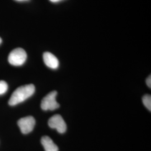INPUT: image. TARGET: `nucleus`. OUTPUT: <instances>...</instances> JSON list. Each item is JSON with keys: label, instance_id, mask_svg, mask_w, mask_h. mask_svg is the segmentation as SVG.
<instances>
[{"label": "nucleus", "instance_id": "f257e3e1", "mask_svg": "<svg viewBox=\"0 0 151 151\" xmlns=\"http://www.w3.org/2000/svg\"><path fill=\"white\" fill-rule=\"evenodd\" d=\"M35 88L34 85L30 84L18 87L14 92L9 101V104L15 106L31 97L35 92Z\"/></svg>", "mask_w": 151, "mask_h": 151}, {"label": "nucleus", "instance_id": "f03ea898", "mask_svg": "<svg viewBox=\"0 0 151 151\" xmlns=\"http://www.w3.org/2000/svg\"><path fill=\"white\" fill-rule=\"evenodd\" d=\"M27 58V54L24 49L18 48L11 51L8 57V61L12 65L20 66L25 62Z\"/></svg>", "mask_w": 151, "mask_h": 151}, {"label": "nucleus", "instance_id": "7ed1b4c3", "mask_svg": "<svg viewBox=\"0 0 151 151\" xmlns=\"http://www.w3.org/2000/svg\"><path fill=\"white\" fill-rule=\"evenodd\" d=\"M57 92H50L44 97L41 102V108L43 110H54L60 107V104L56 101Z\"/></svg>", "mask_w": 151, "mask_h": 151}, {"label": "nucleus", "instance_id": "20e7f679", "mask_svg": "<svg viewBox=\"0 0 151 151\" xmlns=\"http://www.w3.org/2000/svg\"><path fill=\"white\" fill-rule=\"evenodd\" d=\"M50 128L56 129L60 133H64L67 130V125L61 115L57 114L52 116L48 120Z\"/></svg>", "mask_w": 151, "mask_h": 151}, {"label": "nucleus", "instance_id": "39448f33", "mask_svg": "<svg viewBox=\"0 0 151 151\" xmlns=\"http://www.w3.org/2000/svg\"><path fill=\"white\" fill-rule=\"evenodd\" d=\"M17 124L22 133L27 134L32 132L35 125V120L33 116H28L19 119Z\"/></svg>", "mask_w": 151, "mask_h": 151}, {"label": "nucleus", "instance_id": "423d86ee", "mask_svg": "<svg viewBox=\"0 0 151 151\" xmlns=\"http://www.w3.org/2000/svg\"><path fill=\"white\" fill-rule=\"evenodd\" d=\"M43 60L45 65L52 69H57L59 67V60L57 58L50 52L44 53Z\"/></svg>", "mask_w": 151, "mask_h": 151}, {"label": "nucleus", "instance_id": "0eeeda50", "mask_svg": "<svg viewBox=\"0 0 151 151\" xmlns=\"http://www.w3.org/2000/svg\"><path fill=\"white\" fill-rule=\"evenodd\" d=\"M42 145L45 151H58L59 149L52 139L48 136H44L41 139Z\"/></svg>", "mask_w": 151, "mask_h": 151}, {"label": "nucleus", "instance_id": "6e6552de", "mask_svg": "<svg viewBox=\"0 0 151 151\" xmlns=\"http://www.w3.org/2000/svg\"><path fill=\"white\" fill-rule=\"evenodd\" d=\"M142 101L144 105L150 111H151V96L150 95H145L142 98Z\"/></svg>", "mask_w": 151, "mask_h": 151}, {"label": "nucleus", "instance_id": "1a4fd4ad", "mask_svg": "<svg viewBox=\"0 0 151 151\" xmlns=\"http://www.w3.org/2000/svg\"><path fill=\"white\" fill-rule=\"evenodd\" d=\"M8 85L5 81H0V95L6 93Z\"/></svg>", "mask_w": 151, "mask_h": 151}, {"label": "nucleus", "instance_id": "9d476101", "mask_svg": "<svg viewBox=\"0 0 151 151\" xmlns=\"http://www.w3.org/2000/svg\"><path fill=\"white\" fill-rule=\"evenodd\" d=\"M146 83L147 85V86L149 87L150 88L151 87V75L148 76V77L147 78L146 80Z\"/></svg>", "mask_w": 151, "mask_h": 151}, {"label": "nucleus", "instance_id": "9b49d317", "mask_svg": "<svg viewBox=\"0 0 151 151\" xmlns=\"http://www.w3.org/2000/svg\"><path fill=\"white\" fill-rule=\"evenodd\" d=\"M49 1H51L52 2H60L62 0H49Z\"/></svg>", "mask_w": 151, "mask_h": 151}, {"label": "nucleus", "instance_id": "f8f14e48", "mask_svg": "<svg viewBox=\"0 0 151 151\" xmlns=\"http://www.w3.org/2000/svg\"><path fill=\"white\" fill-rule=\"evenodd\" d=\"M16 1H27V0H16Z\"/></svg>", "mask_w": 151, "mask_h": 151}, {"label": "nucleus", "instance_id": "ddd939ff", "mask_svg": "<svg viewBox=\"0 0 151 151\" xmlns=\"http://www.w3.org/2000/svg\"><path fill=\"white\" fill-rule=\"evenodd\" d=\"M1 43H2V39L0 38V44H1Z\"/></svg>", "mask_w": 151, "mask_h": 151}]
</instances>
